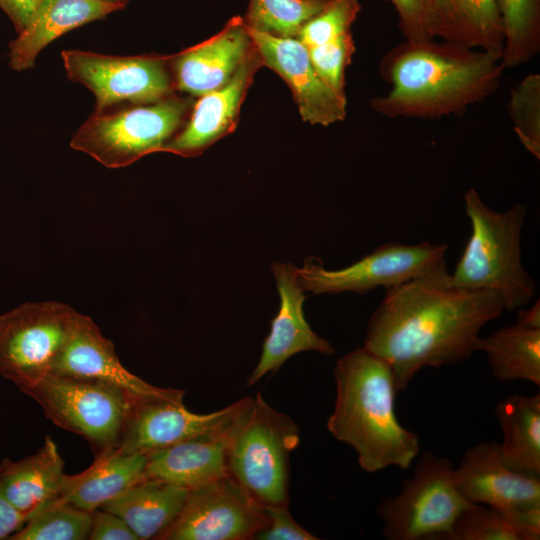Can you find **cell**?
Segmentation results:
<instances>
[{
    "label": "cell",
    "instance_id": "1",
    "mask_svg": "<svg viewBox=\"0 0 540 540\" xmlns=\"http://www.w3.org/2000/svg\"><path fill=\"white\" fill-rule=\"evenodd\" d=\"M449 274L387 289L368 322L363 347L390 366L397 392L425 367L469 358L482 328L506 310L497 291L454 287Z\"/></svg>",
    "mask_w": 540,
    "mask_h": 540
},
{
    "label": "cell",
    "instance_id": "2",
    "mask_svg": "<svg viewBox=\"0 0 540 540\" xmlns=\"http://www.w3.org/2000/svg\"><path fill=\"white\" fill-rule=\"evenodd\" d=\"M504 71L500 54L442 40H405L382 57L379 72L390 89L370 105L392 119L459 116L493 95Z\"/></svg>",
    "mask_w": 540,
    "mask_h": 540
},
{
    "label": "cell",
    "instance_id": "3",
    "mask_svg": "<svg viewBox=\"0 0 540 540\" xmlns=\"http://www.w3.org/2000/svg\"><path fill=\"white\" fill-rule=\"evenodd\" d=\"M333 373L336 399L327 421L329 432L355 450L366 472L390 466L408 469L419 454V437L397 419L390 366L361 347L338 359Z\"/></svg>",
    "mask_w": 540,
    "mask_h": 540
},
{
    "label": "cell",
    "instance_id": "4",
    "mask_svg": "<svg viewBox=\"0 0 540 540\" xmlns=\"http://www.w3.org/2000/svg\"><path fill=\"white\" fill-rule=\"evenodd\" d=\"M465 212L471 233L449 283L457 288L497 291L506 310L529 303L536 284L522 264L521 232L527 205L516 203L508 210L489 208L474 188L464 193Z\"/></svg>",
    "mask_w": 540,
    "mask_h": 540
},
{
    "label": "cell",
    "instance_id": "5",
    "mask_svg": "<svg viewBox=\"0 0 540 540\" xmlns=\"http://www.w3.org/2000/svg\"><path fill=\"white\" fill-rule=\"evenodd\" d=\"M299 428L260 393L247 397L229 436L228 471L262 506H288L289 460Z\"/></svg>",
    "mask_w": 540,
    "mask_h": 540
},
{
    "label": "cell",
    "instance_id": "6",
    "mask_svg": "<svg viewBox=\"0 0 540 540\" xmlns=\"http://www.w3.org/2000/svg\"><path fill=\"white\" fill-rule=\"evenodd\" d=\"M192 107L191 99L172 95L153 103L95 111L77 130L70 146L105 167H126L161 151L184 126Z\"/></svg>",
    "mask_w": 540,
    "mask_h": 540
},
{
    "label": "cell",
    "instance_id": "7",
    "mask_svg": "<svg viewBox=\"0 0 540 540\" xmlns=\"http://www.w3.org/2000/svg\"><path fill=\"white\" fill-rule=\"evenodd\" d=\"M57 427L85 438L94 455L119 446L134 399L107 382L52 373L24 392Z\"/></svg>",
    "mask_w": 540,
    "mask_h": 540
},
{
    "label": "cell",
    "instance_id": "8",
    "mask_svg": "<svg viewBox=\"0 0 540 540\" xmlns=\"http://www.w3.org/2000/svg\"><path fill=\"white\" fill-rule=\"evenodd\" d=\"M81 313L57 301L26 302L0 315V375L21 392L50 375Z\"/></svg>",
    "mask_w": 540,
    "mask_h": 540
},
{
    "label": "cell",
    "instance_id": "9",
    "mask_svg": "<svg viewBox=\"0 0 540 540\" xmlns=\"http://www.w3.org/2000/svg\"><path fill=\"white\" fill-rule=\"evenodd\" d=\"M453 469L445 456L430 451L421 455L400 492L378 506L386 539L439 538L451 528L458 515L473 504L456 488Z\"/></svg>",
    "mask_w": 540,
    "mask_h": 540
},
{
    "label": "cell",
    "instance_id": "10",
    "mask_svg": "<svg viewBox=\"0 0 540 540\" xmlns=\"http://www.w3.org/2000/svg\"><path fill=\"white\" fill-rule=\"evenodd\" d=\"M446 250V244L428 241L388 242L338 270H327L320 259L310 257L302 268L296 267V274L303 289L313 294H365L378 287L387 290L417 278L449 274Z\"/></svg>",
    "mask_w": 540,
    "mask_h": 540
},
{
    "label": "cell",
    "instance_id": "11",
    "mask_svg": "<svg viewBox=\"0 0 540 540\" xmlns=\"http://www.w3.org/2000/svg\"><path fill=\"white\" fill-rule=\"evenodd\" d=\"M61 56L68 78L95 95L96 112L157 102L175 90L172 57L110 56L80 50H63Z\"/></svg>",
    "mask_w": 540,
    "mask_h": 540
},
{
    "label": "cell",
    "instance_id": "12",
    "mask_svg": "<svg viewBox=\"0 0 540 540\" xmlns=\"http://www.w3.org/2000/svg\"><path fill=\"white\" fill-rule=\"evenodd\" d=\"M268 523L264 506L227 475L189 490L179 516L159 540H248Z\"/></svg>",
    "mask_w": 540,
    "mask_h": 540
},
{
    "label": "cell",
    "instance_id": "13",
    "mask_svg": "<svg viewBox=\"0 0 540 540\" xmlns=\"http://www.w3.org/2000/svg\"><path fill=\"white\" fill-rule=\"evenodd\" d=\"M247 397L208 414L189 411L169 398L135 400L117 448L147 454L195 437L227 431L243 409Z\"/></svg>",
    "mask_w": 540,
    "mask_h": 540
},
{
    "label": "cell",
    "instance_id": "14",
    "mask_svg": "<svg viewBox=\"0 0 540 540\" xmlns=\"http://www.w3.org/2000/svg\"><path fill=\"white\" fill-rule=\"evenodd\" d=\"M248 31L261 64L275 71L288 84L305 122L328 126L345 119L346 96L320 78L307 47L298 38L276 37L250 28Z\"/></svg>",
    "mask_w": 540,
    "mask_h": 540
},
{
    "label": "cell",
    "instance_id": "15",
    "mask_svg": "<svg viewBox=\"0 0 540 540\" xmlns=\"http://www.w3.org/2000/svg\"><path fill=\"white\" fill-rule=\"evenodd\" d=\"M499 443L482 442L468 448L453 481L460 494L473 504L502 511L540 505V478L516 472L500 459Z\"/></svg>",
    "mask_w": 540,
    "mask_h": 540
},
{
    "label": "cell",
    "instance_id": "16",
    "mask_svg": "<svg viewBox=\"0 0 540 540\" xmlns=\"http://www.w3.org/2000/svg\"><path fill=\"white\" fill-rule=\"evenodd\" d=\"M272 270L280 295V308L271 322L260 359L247 381L248 386L257 383L267 373L278 371L297 353L317 351L332 355L335 352L329 341L312 330L304 316L306 291L298 280L296 267L290 263L276 262Z\"/></svg>",
    "mask_w": 540,
    "mask_h": 540
},
{
    "label": "cell",
    "instance_id": "17",
    "mask_svg": "<svg viewBox=\"0 0 540 540\" xmlns=\"http://www.w3.org/2000/svg\"><path fill=\"white\" fill-rule=\"evenodd\" d=\"M52 373L93 378L115 385L136 400L169 398L183 401L185 391L161 388L128 371L113 343L89 316L80 314L74 331ZM51 373V374H52Z\"/></svg>",
    "mask_w": 540,
    "mask_h": 540
},
{
    "label": "cell",
    "instance_id": "18",
    "mask_svg": "<svg viewBox=\"0 0 540 540\" xmlns=\"http://www.w3.org/2000/svg\"><path fill=\"white\" fill-rule=\"evenodd\" d=\"M253 49L245 21L232 18L215 36L172 57L175 90L200 97L223 87Z\"/></svg>",
    "mask_w": 540,
    "mask_h": 540
},
{
    "label": "cell",
    "instance_id": "19",
    "mask_svg": "<svg viewBox=\"0 0 540 540\" xmlns=\"http://www.w3.org/2000/svg\"><path fill=\"white\" fill-rule=\"evenodd\" d=\"M261 65L254 47L234 77L223 87L200 96L181 130L162 148L184 157L201 154L233 131L246 92Z\"/></svg>",
    "mask_w": 540,
    "mask_h": 540
},
{
    "label": "cell",
    "instance_id": "20",
    "mask_svg": "<svg viewBox=\"0 0 540 540\" xmlns=\"http://www.w3.org/2000/svg\"><path fill=\"white\" fill-rule=\"evenodd\" d=\"M231 428L147 453L144 478L191 490L229 475L227 451Z\"/></svg>",
    "mask_w": 540,
    "mask_h": 540
},
{
    "label": "cell",
    "instance_id": "21",
    "mask_svg": "<svg viewBox=\"0 0 540 540\" xmlns=\"http://www.w3.org/2000/svg\"><path fill=\"white\" fill-rule=\"evenodd\" d=\"M124 8L105 0H44L28 26L9 44L11 68L33 67L40 51L59 36Z\"/></svg>",
    "mask_w": 540,
    "mask_h": 540
},
{
    "label": "cell",
    "instance_id": "22",
    "mask_svg": "<svg viewBox=\"0 0 540 540\" xmlns=\"http://www.w3.org/2000/svg\"><path fill=\"white\" fill-rule=\"evenodd\" d=\"M64 461L49 436L39 450L18 461L0 462V487L11 504L28 519L60 498Z\"/></svg>",
    "mask_w": 540,
    "mask_h": 540
},
{
    "label": "cell",
    "instance_id": "23",
    "mask_svg": "<svg viewBox=\"0 0 540 540\" xmlns=\"http://www.w3.org/2000/svg\"><path fill=\"white\" fill-rule=\"evenodd\" d=\"M145 463L144 453L119 448L100 453L84 471L65 474L60 499L93 512L143 480Z\"/></svg>",
    "mask_w": 540,
    "mask_h": 540
},
{
    "label": "cell",
    "instance_id": "24",
    "mask_svg": "<svg viewBox=\"0 0 540 540\" xmlns=\"http://www.w3.org/2000/svg\"><path fill=\"white\" fill-rule=\"evenodd\" d=\"M432 39L502 54L503 24L496 0H430Z\"/></svg>",
    "mask_w": 540,
    "mask_h": 540
},
{
    "label": "cell",
    "instance_id": "25",
    "mask_svg": "<svg viewBox=\"0 0 540 540\" xmlns=\"http://www.w3.org/2000/svg\"><path fill=\"white\" fill-rule=\"evenodd\" d=\"M188 491L144 478L100 509L121 517L139 540H159L179 516Z\"/></svg>",
    "mask_w": 540,
    "mask_h": 540
},
{
    "label": "cell",
    "instance_id": "26",
    "mask_svg": "<svg viewBox=\"0 0 540 540\" xmlns=\"http://www.w3.org/2000/svg\"><path fill=\"white\" fill-rule=\"evenodd\" d=\"M495 415L503 439L498 450L510 469L540 478V395H512L499 401Z\"/></svg>",
    "mask_w": 540,
    "mask_h": 540
},
{
    "label": "cell",
    "instance_id": "27",
    "mask_svg": "<svg viewBox=\"0 0 540 540\" xmlns=\"http://www.w3.org/2000/svg\"><path fill=\"white\" fill-rule=\"evenodd\" d=\"M478 351L485 353L498 380H526L540 386V329L503 327L480 337Z\"/></svg>",
    "mask_w": 540,
    "mask_h": 540
},
{
    "label": "cell",
    "instance_id": "28",
    "mask_svg": "<svg viewBox=\"0 0 540 540\" xmlns=\"http://www.w3.org/2000/svg\"><path fill=\"white\" fill-rule=\"evenodd\" d=\"M503 24L504 69L528 63L540 52V0H496Z\"/></svg>",
    "mask_w": 540,
    "mask_h": 540
},
{
    "label": "cell",
    "instance_id": "29",
    "mask_svg": "<svg viewBox=\"0 0 540 540\" xmlns=\"http://www.w3.org/2000/svg\"><path fill=\"white\" fill-rule=\"evenodd\" d=\"M92 512L57 499L32 514L10 540H85Z\"/></svg>",
    "mask_w": 540,
    "mask_h": 540
},
{
    "label": "cell",
    "instance_id": "30",
    "mask_svg": "<svg viewBox=\"0 0 540 540\" xmlns=\"http://www.w3.org/2000/svg\"><path fill=\"white\" fill-rule=\"evenodd\" d=\"M327 0H250L248 28L276 37L297 38L303 25L318 14Z\"/></svg>",
    "mask_w": 540,
    "mask_h": 540
},
{
    "label": "cell",
    "instance_id": "31",
    "mask_svg": "<svg viewBox=\"0 0 540 540\" xmlns=\"http://www.w3.org/2000/svg\"><path fill=\"white\" fill-rule=\"evenodd\" d=\"M508 112L523 147L540 158V74L526 75L510 91Z\"/></svg>",
    "mask_w": 540,
    "mask_h": 540
},
{
    "label": "cell",
    "instance_id": "32",
    "mask_svg": "<svg viewBox=\"0 0 540 540\" xmlns=\"http://www.w3.org/2000/svg\"><path fill=\"white\" fill-rule=\"evenodd\" d=\"M439 538L447 540H522L503 511L482 504H471Z\"/></svg>",
    "mask_w": 540,
    "mask_h": 540
},
{
    "label": "cell",
    "instance_id": "33",
    "mask_svg": "<svg viewBox=\"0 0 540 540\" xmlns=\"http://www.w3.org/2000/svg\"><path fill=\"white\" fill-rule=\"evenodd\" d=\"M360 9L358 0H327L322 10L303 25L297 38L310 48L350 34Z\"/></svg>",
    "mask_w": 540,
    "mask_h": 540
},
{
    "label": "cell",
    "instance_id": "34",
    "mask_svg": "<svg viewBox=\"0 0 540 540\" xmlns=\"http://www.w3.org/2000/svg\"><path fill=\"white\" fill-rule=\"evenodd\" d=\"M307 49L320 78L333 90L345 95V70L355 51L352 34Z\"/></svg>",
    "mask_w": 540,
    "mask_h": 540
},
{
    "label": "cell",
    "instance_id": "35",
    "mask_svg": "<svg viewBox=\"0 0 540 540\" xmlns=\"http://www.w3.org/2000/svg\"><path fill=\"white\" fill-rule=\"evenodd\" d=\"M398 17V27L407 41L432 40L429 33L430 0H386Z\"/></svg>",
    "mask_w": 540,
    "mask_h": 540
},
{
    "label": "cell",
    "instance_id": "36",
    "mask_svg": "<svg viewBox=\"0 0 540 540\" xmlns=\"http://www.w3.org/2000/svg\"><path fill=\"white\" fill-rule=\"evenodd\" d=\"M269 518L266 528L253 539L258 540H317L318 538L298 525L290 515L288 506L264 507Z\"/></svg>",
    "mask_w": 540,
    "mask_h": 540
},
{
    "label": "cell",
    "instance_id": "37",
    "mask_svg": "<svg viewBox=\"0 0 540 540\" xmlns=\"http://www.w3.org/2000/svg\"><path fill=\"white\" fill-rule=\"evenodd\" d=\"M88 539L139 540L121 517L102 509L92 512V524Z\"/></svg>",
    "mask_w": 540,
    "mask_h": 540
},
{
    "label": "cell",
    "instance_id": "38",
    "mask_svg": "<svg viewBox=\"0 0 540 540\" xmlns=\"http://www.w3.org/2000/svg\"><path fill=\"white\" fill-rule=\"evenodd\" d=\"M43 1L0 0V8L7 14L19 34L31 22Z\"/></svg>",
    "mask_w": 540,
    "mask_h": 540
},
{
    "label": "cell",
    "instance_id": "39",
    "mask_svg": "<svg viewBox=\"0 0 540 540\" xmlns=\"http://www.w3.org/2000/svg\"><path fill=\"white\" fill-rule=\"evenodd\" d=\"M26 521V516L11 504L0 487V540L9 539Z\"/></svg>",
    "mask_w": 540,
    "mask_h": 540
},
{
    "label": "cell",
    "instance_id": "40",
    "mask_svg": "<svg viewBox=\"0 0 540 540\" xmlns=\"http://www.w3.org/2000/svg\"><path fill=\"white\" fill-rule=\"evenodd\" d=\"M516 324L531 328L540 329V303L537 300L532 306L519 309L516 317Z\"/></svg>",
    "mask_w": 540,
    "mask_h": 540
},
{
    "label": "cell",
    "instance_id": "41",
    "mask_svg": "<svg viewBox=\"0 0 540 540\" xmlns=\"http://www.w3.org/2000/svg\"><path fill=\"white\" fill-rule=\"evenodd\" d=\"M105 1L111 2L114 4L123 5V6H126V4L129 2V0H105Z\"/></svg>",
    "mask_w": 540,
    "mask_h": 540
}]
</instances>
